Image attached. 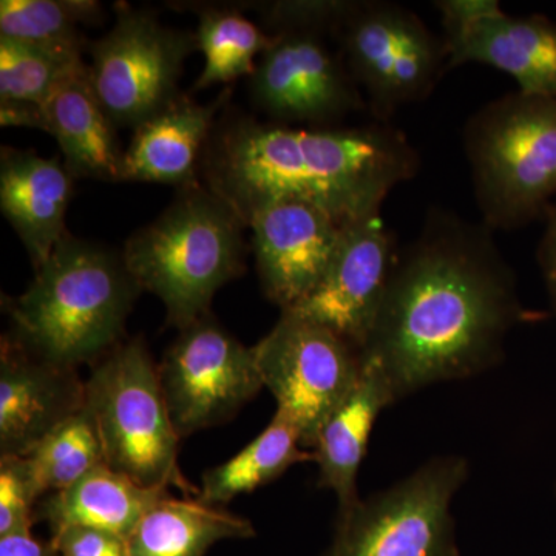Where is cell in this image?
Here are the masks:
<instances>
[{"label":"cell","mask_w":556,"mask_h":556,"mask_svg":"<svg viewBox=\"0 0 556 556\" xmlns=\"http://www.w3.org/2000/svg\"><path fill=\"white\" fill-rule=\"evenodd\" d=\"M86 405L97 419L110 468L146 489L177 486L186 496H199L200 489L179 468L181 439L164 399L159 365L142 338L123 340L91 365Z\"/></svg>","instance_id":"cell-6"},{"label":"cell","mask_w":556,"mask_h":556,"mask_svg":"<svg viewBox=\"0 0 556 556\" xmlns=\"http://www.w3.org/2000/svg\"><path fill=\"white\" fill-rule=\"evenodd\" d=\"M464 456H437L338 515L328 556H455L452 504L466 484Z\"/></svg>","instance_id":"cell-8"},{"label":"cell","mask_w":556,"mask_h":556,"mask_svg":"<svg viewBox=\"0 0 556 556\" xmlns=\"http://www.w3.org/2000/svg\"><path fill=\"white\" fill-rule=\"evenodd\" d=\"M532 317L493 230L431 208L419 236L397 251L362 356L399 402L496 367L511 329Z\"/></svg>","instance_id":"cell-1"},{"label":"cell","mask_w":556,"mask_h":556,"mask_svg":"<svg viewBox=\"0 0 556 556\" xmlns=\"http://www.w3.org/2000/svg\"><path fill=\"white\" fill-rule=\"evenodd\" d=\"M419 167L407 135L391 124L314 129L249 116L217 124L201 163L207 188L247 228L257 208L281 200L311 204L345 228L380 214Z\"/></svg>","instance_id":"cell-2"},{"label":"cell","mask_w":556,"mask_h":556,"mask_svg":"<svg viewBox=\"0 0 556 556\" xmlns=\"http://www.w3.org/2000/svg\"><path fill=\"white\" fill-rule=\"evenodd\" d=\"M25 457L42 497L67 490L90 471L108 466L100 428L87 405Z\"/></svg>","instance_id":"cell-26"},{"label":"cell","mask_w":556,"mask_h":556,"mask_svg":"<svg viewBox=\"0 0 556 556\" xmlns=\"http://www.w3.org/2000/svg\"><path fill=\"white\" fill-rule=\"evenodd\" d=\"M159 372L179 439L228 422L263 388L254 350L212 313L179 329Z\"/></svg>","instance_id":"cell-11"},{"label":"cell","mask_w":556,"mask_h":556,"mask_svg":"<svg viewBox=\"0 0 556 556\" xmlns=\"http://www.w3.org/2000/svg\"><path fill=\"white\" fill-rule=\"evenodd\" d=\"M448 70L484 64L507 73L518 91L556 97V21L544 14L501 16L444 31Z\"/></svg>","instance_id":"cell-18"},{"label":"cell","mask_w":556,"mask_h":556,"mask_svg":"<svg viewBox=\"0 0 556 556\" xmlns=\"http://www.w3.org/2000/svg\"><path fill=\"white\" fill-rule=\"evenodd\" d=\"M334 39L378 123L430 97L448 70L444 38L399 3L356 0Z\"/></svg>","instance_id":"cell-7"},{"label":"cell","mask_w":556,"mask_h":556,"mask_svg":"<svg viewBox=\"0 0 556 556\" xmlns=\"http://www.w3.org/2000/svg\"><path fill=\"white\" fill-rule=\"evenodd\" d=\"M89 70L79 51L0 38V101L43 104L65 80Z\"/></svg>","instance_id":"cell-27"},{"label":"cell","mask_w":556,"mask_h":556,"mask_svg":"<svg viewBox=\"0 0 556 556\" xmlns=\"http://www.w3.org/2000/svg\"><path fill=\"white\" fill-rule=\"evenodd\" d=\"M169 490L146 489L126 475L102 466L75 485L43 496L36 506V521L49 522L51 532L64 527L105 530L129 540L139 521Z\"/></svg>","instance_id":"cell-21"},{"label":"cell","mask_w":556,"mask_h":556,"mask_svg":"<svg viewBox=\"0 0 556 556\" xmlns=\"http://www.w3.org/2000/svg\"><path fill=\"white\" fill-rule=\"evenodd\" d=\"M364 364L356 390L321 427L313 448L318 486L334 493L339 514H345L361 501L357 477L367 456L372 428L380 413L396 404L386 378L372 365Z\"/></svg>","instance_id":"cell-20"},{"label":"cell","mask_w":556,"mask_h":556,"mask_svg":"<svg viewBox=\"0 0 556 556\" xmlns=\"http://www.w3.org/2000/svg\"><path fill=\"white\" fill-rule=\"evenodd\" d=\"M49 135L60 146L62 161L75 179L121 182L124 155L118 127L109 118L90 84V68L65 80L43 102Z\"/></svg>","instance_id":"cell-19"},{"label":"cell","mask_w":556,"mask_h":556,"mask_svg":"<svg viewBox=\"0 0 556 556\" xmlns=\"http://www.w3.org/2000/svg\"><path fill=\"white\" fill-rule=\"evenodd\" d=\"M141 292L123 251L68 232L35 270L30 287L3 298L7 336L53 364L94 365L126 340L127 318Z\"/></svg>","instance_id":"cell-3"},{"label":"cell","mask_w":556,"mask_h":556,"mask_svg":"<svg viewBox=\"0 0 556 556\" xmlns=\"http://www.w3.org/2000/svg\"><path fill=\"white\" fill-rule=\"evenodd\" d=\"M482 223L514 230L543 217L556 200V97L504 94L464 127Z\"/></svg>","instance_id":"cell-5"},{"label":"cell","mask_w":556,"mask_h":556,"mask_svg":"<svg viewBox=\"0 0 556 556\" xmlns=\"http://www.w3.org/2000/svg\"><path fill=\"white\" fill-rule=\"evenodd\" d=\"M546 230L538 247L536 258L546 287L548 303L556 314V200L548 208Z\"/></svg>","instance_id":"cell-32"},{"label":"cell","mask_w":556,"mask_h":556,"mask_svg":"<svg viewBox=\"0 0 556 556\" xmlns=\"http://www.w3.org/2000/svg\"><path fill=\"white\" fill-rule=\"evenodd\" d=\"M40 500L27 457L0 456V536L31 532Z\"/></svg>","instance_id":"cell-29"},{"label":"cell","mask_w":556,"mask_h":556,"mask_svg":"<svg viewBox=\"0 0 556 556\" xmlns=\"http://www.w3.org/2000/svg\"><path fill=\"white\" fill-rule=\"evenodd\" d=\"M356 0H280L254 3L269 35L291 31H316L334 38Z\"/></svg>","instance_id":"cell-28"},{"label":"cell","mask_w":556,"mask_h":556,"mask_svg":"<svg viewBox=\"0 0 556 556\" xmlns=\"http://www.w3.org/2000/svg\"><path fill=\"white\" fill-rule=\"evenodd\" d=\"M86 407L78 369L28 353L10 336L0 343V456L30 455L51 431Z\"/></svg>","instance_id":"cell-15"},{"label":"cell","mask_w":556,"mask_h":556,"mask_svg":"<svg viewBox=\"0 0 556 556\" xmlns=\"http://www.w3.org/2000/svg\"><path fill=\"white\" fill-rule=\"evenodd\" d=\"M0 126L49 134V121L42 104L27 101H0Z\"/></svg>","instance_id":"cell-33"},{"label":"cell","mask_w":556,"mask_h":556,"mask_svg":"<svg viewBox=\"0 0 556 556\" xmlns=\"http://www.w3.org/2000/svg\"><path fill=\"white\" fill-rule=\"evenodd\" d=\"M252 350L277 412L299 431L302 445L314 448L321 427L361 382L362 351L331 329L289 313H281Z\"/></svg>","instance_id":"cell-9"},{"label":"cell","mask_w":556,"mask_h":556,"mask_svg":"<svg viewBox=\"0 0 556 556\" xmlns=\"http://www.w3.org/2000/svg\"><path fill=\"white\" fill-rule=\"evenodd\" d=\"M195 31L161 24L153 11L119 7L115 24L90 43V84L118 129L135 130L178 97Z\"/></svg>","instance_id":"cell-10"},{"label":"cell","mask_w":556,"mask_h":556,"mask_svg":"<svg viewBox=\"0 0 556 556\" xmlns=\"http://www.w3.org/2000/svg\"><path fill=\"white\" fill-rule=\"evenodd\" d=\"M104 17L98 0H2L0 38L84 53L90 43L80 27L100 25Z\"/></svg>","instance_id":"cell-25"},{"label":"cell","mask_w":556,"mask_h":556,"mask_svg":"<svg viewBox=\"0 0 556 556\" xmlns=\"http://www.w3.org/2000/svg\"><path fill=\"white\" fill-rule=\"evenodd\" d=\"M197 49L204 54V67L193 91L251 78L262 54L273 46L274 36L241 13L239 7H201L195 31Z\"/></svg>","instance_id":"cell-24"},{"label":"cell","mask_w":556,"mask_h":556,"mask_svg":"<svg viewBox=\"0 0 556 556\" xmlns=\"http://www.w3.org/2000/svg\"><path fill=\"white\" fill-rule=\"evenodd\" d=\"M230 91L207 104L179 93L170 104L139 124L124 155L126 181L188 189L200 185L201 163Z\"/></svg>","instance_id":"cell-17"},{"label":"cell","mask_w":556,"mask_h":556,"mask_svg":"<svg viewBox=\"0 0 556 556\" xmlns=\"http://www.w3.org/2000/svg\"><path fill=\"white\" fill-rule=\"evenodd\" d=\"M299 431L276 412L269 426L226 463L208 468L201 478L197 500L207 506H225L237 496L255 492L283 477L300 463H314V453L300 448Z\"/></svg>","instance_id":"cell-23"},{"label":"cell","mask_w":556,"mask_h":556,"mask_svg":"<svg viewBox=\"0 0 556 556\" xmlns=\"http://www.w3.org/2000/svg\"><path fill=\"white\" fill-rule=\"evenodd\" d=\"M260 283L280 311L308 298L327 273L343 226L303 201L281 200L257 208L248 219Z\"/></svg>","instance_id":"cell-14"},{"label":"cell","mask_w":556,"mask_h":556,"mask_svg":"<svg viewBox=\"0 0 556 556\" xmlns=\"http://www.w3.org/2000/svg\"><path fill=\"white\" fill-rule=\"evenodd\" d=\"M51 543L61 556H131L126 538L87 527L54 530Z\"/></svg>","instance_id":"cell-30"},{"label":"cell","mask_w":556,"mask_h":556,"mask_svg":"<svg viewBox=\"0 0 556 556\" xmlns=\"http://www.w3.org/2000/svg\"><path fill=\"white\" fill-rule=\"evenodd\" d=\"M248 229L206 185L179 190L170 206L131 233L123 258L141 291L161 300L170 327L211 313L215 294L244 273Z\"/></svg>","instance_id":"cell-4"},{"label":"cell","mask_w":556,"mask_h":556,"mask_svg":"<svg viewBox=\"0 0 556 556\" xmlns=\"http://www.w3.org/2000/svg\"><path fill=\"white\" fill-rule=\"evenodd\" d=\"M255 529L247 518L207 506L197 497H164L150 508L129 538L131 556H204L223 540H247Z\"/></svg>","instance_id":"cell-22"},{"label":"cell","mask_w":556,"mask_h":556,"mask_svg":"<svg viewBox=\"0 0 556 556\" xmlns=\"http://www.w3.org/2000/svg\"><path fill=\"white\" fill-rule=\"evenodd\" d=\"M397 249L380 214L343 228L338 252L320 283L294 314L331 329L364 350L386 295Z\"/></svg>","instance_id":"cell-13"},{"label":"cell","mask_w":556,"mask_h":556,"mask_svg":"<svg viewBox=\"0 0 556 556\" xmlns=\"http://www.w3.org/2000/svg\"><path fill=\"white\" fill-rule=\"evenodd\" d=\"M0 556H61L50 541H40L31 532L0 536Z\"/></svg>","instance_id":"cell-34"},{"label":"cell","mask_w":556,"mask_h":556,"mask_svg":"<svg viewBox=\"0 0 556 556\" xmlns=\"http://www.w3.org/2000/svg\"><path fill=\"white\" fill-rule=\"evenodd\" d=\"M75 181L61 155L46 159L35 150L13 148L0 152V208L24 244L33 270L68 233L65 217Z\"/></svg>","instance_id":"cell-16"},{"label":"cell","mask_w":556,"mask_h":556,"mask_svg":"<svg viewBox=\"0 0 556 556\" xmlns=\"http://www.w3.org/2000/svg\"><path fill=\"white\" fill-rule=\"evenodd\" d=\"M324 33L274 36L249 78L255 108L269 123L292 127H339L351 113L368 110L340 51Z\"/></svg>","instance_id":"cell-12"},{"label":"cell","mask_w":556,"mask_h":556,"mask_svg":"<svg viewBox=\"0 0 556 556\" xmlns=\"http://www.w3.org/2000/svg\"><path fill=\"white\" fill-rule=\"evenodd\" d=\"M444 31L463 30L506 13L497 0H438Z\"/></svg>","instance_id":"cell-31"}]
</instances>
